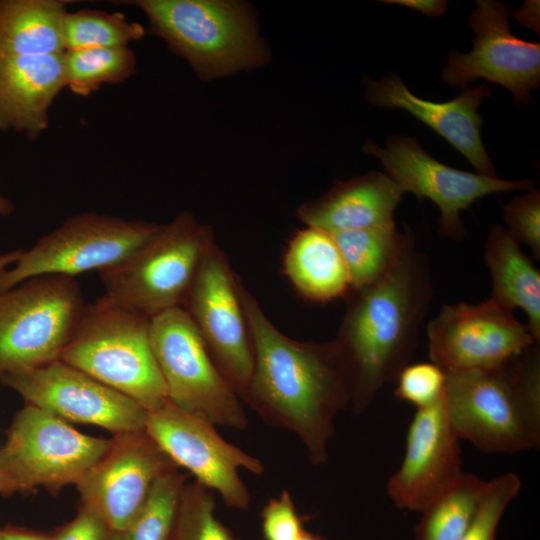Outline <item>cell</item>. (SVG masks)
<instances>
[{
    "label": "cell",
    "instance_id": "9c48e42d",
    "mask_svg": "<svg viewBox=\"0 0 540 540\" xmlns=\"http://www.w3.org/2000/svg\"><path fill=\"white\" fill-rule=\"evenodd\" d=\"M159 225L96 212L67 218L0 272V292L43 275L76 277L100 272L128 257L150 238Z\"/></svg>",
    "mask_w": 540,
    "mask_h": 540
},
{
    "label": "cell",
    "instance_id": "52a82bcc",
    "mask_svg": "<svg viewBox=\"0 0 540 540\" xmlns=\"http://www.w3.org/2000/svg\"><path fill=\"white\" fill-rule=\"evenodd\" d=\"M149 338L168 398L174 405L214 425L247 428L242 400L215 365L183 307L153 316Z\"/></svg>",
    "mask_w": 540,
    "mask_h": 540
},
{
    "label": "cell",
    "instance_id": "b9f144b4",
    "mask_svg": "<svg viewBox=\"0 0 540 540\" xmlns=\"http://www.w3.org/2000/svg\"><path fill=\"white\" fill-rule=\"evenodd\" d=\"M106 540H120V533L110 531Z\"/></svg>",
    "mask_w": 540,
    "mask_h": 540
},
{
    "label": "cell",
    "instance_id": "3957f363",
    "mask_svg": "<svg viewBox=\"0 0 540 540\" xmlns=\"http://www.w3.org/2000/svg\"><path fill=\"white\" fill-rule=\"evenodd\" d=\"M152 31L203 80L261 66L268 58L254 13L224 0H136Z\"/></svg>",
    "mask_w": 540,
    "mask_h": 540
},
{
    "label": "cell",
    "instance_id": "cb8c5ba5",
    "mask_svg": "<svg viewBox=\"0 0 540 540\" xmlns=\"http://www.w3.org/2000/svg\"><path fill=\"white\" fill-rule=\"evenodd\" d=\"M69 1L0 0V54L65 52L63 24Z\"/></svg>",
    "mask_w": 540,
    "mask_h": 540
},
{
    "label": "cell",
    "instance_id": "9a60e30c",
    "mask_svg": "<svg viewBox=\"0 0 540 540\" xmlns=\"http://www.w3.org/2000/svg\"><path fill=\"white\" fill-rule=\"evenodd\" d=\"M0 382L26 402L63 420L122 434L145 430L147 410L60 359L0 376Z\"/></svg>",
    "mask_w": 540,
    "mask_h": 540
},
{
    "label": "cell",
    "instance_id": "ac0fdd59",
    "mask_svg": "<svg viewBox=\"0 0 540 540\" xmlns=\"http://www.w3.org/2000/svg\"><path fill=\"white\" fill-rule=\"evenodd\" d=\"M463 472L460 438L450 423L443 396L433 405L416 409L403 460L389 478L386 491L397 508L420 512Z\"/></svg>",
    "mask_w": 540,
    "mask_h": 540
},
{
    "label": "cell",
    "instance_id": "7c38bea8",
    "mask_svg": "<svg viewBox=\"0 0 540 540\" xmlns=\"http://www.w3.org/2000/svg\"><path fill=\"white\" fill-rule=\"evenodd\" d=\"M145 432L177 467L187 469L196 482L220 495L231 508L245 510L251 496L239 471L261 475L262 461L227 442L215 425L168 400L147 411Z\"/></svg>",
    "mask_w": 540,
    "mask_h": 540
},
{
    "label": "cell",
    "instance_id": "f35d334b",
    "mask_svg": "<svg viewBox=\"0 0 540 540\" xmlns=\"http://www.w3.org/2000/svg\"><path fill=\"white\" fill-rule=\"evenodd\" d=\"M15 210L12 201L0 194V216L6 217L11 215Z\"/></svg>",
    "mask_w": 540,
    "mask_h": 540
},
{
    "label": "cell",
    "instance_id": "7a4b0ae2",
    "mask_svg": "<svg viewBox=\"0 0 540 540\" xmlns=\"http://www.w3.org/2000/svg\"><path fill=\"white\" fill-rule=\"evenodd\" d=\"M347 294L346 313L332 341L348 381L350 405L361 415L410 364L434 295L429 261L414 232L386 276Z\"/></svg>",
    "mask_w": 540,
    "mask_h": 540
},
{
    "label": "cell",
    "instance_id": "ba28073f",
    "mask_svg": "<svg viewBox=\"0 0 540 540\" xmlns=\"http://www.w3.org/2000/svg\"><path fill=\"white\" fill-rule=\"evenodd\" d=\"M111 439L79 432L65 420L26 404L15 416L0 450L10 492L76 484L105 454Z\"/></svg>",
    "mask_w": 540,
    "mask_h": 540
},
{
    "label": "cell",
    "instance_id": "60d3db41",
    "mask_svg": "<svg viewBox=\"0 0 540 540\" xmlns=\"http://www.w3.org/2000/svg\"><path fill=\"white\" fill-rule=\"evenodd\" d=\"M0 493H4V494L11 493L7 479L2 473L1 469H0Z\"/></svg>",
    "mask_w": 540,
    "mask_h": 540
},
{
    "label": "cell",
    "instance_id": "8992f818",
    "mask_svg": "<svg viewBox=\"0 0 540 540\" xmlns=\"http://www.w3.org/2000/svg\"><path fill=\"white\" fill-rule=\"evenodd\" d=\"M85 307L74 277L37 276L1 291L0 376L58 360Z\"/></svg>",
    "mask_w": 540,
    "mask_h": 540
},
{
    "label": "cell",
    "instance_id": "d6a6232c",
    "mask_svg": "<svg viewBox=\"0 0 540 540\" xmlns=\"http://www.w3.org/2000/svg\"><path fill=\"white\" fill-rule=\"evenodd\" d=\"M503 216L507 232L540 261V190L533 188L514 197L503 207Z\"/></svg>",
    "mask_w": 540,
    "mask_h": 540
},
{
    "label": "cell",
    "instance_id": "4dcf8cb0",
    "mask_svg": "<svg viewBox=\"0 0 540 540\" xmlns=\"http://www.w3.org/2000/svg\"><path fill=\"white\" fill-rule=\"evenodd\" d=\"M521 485L520 477L512 472L485 481L475 512L459 540H496L501 518Z\"/></svg>",
    "mask_w": 540,
    "mask_h": 540
},
{
    "label": "cell",
    "instance_id": "4316f807",
    "mask_svg": "<svg viewBox=\"0 0 540 540\" xmlns=\"http://www.w3.org/2000/svg\"><path fill=\"white\" fill-rule=\"evenodd\" d=\"M66 86L86 96L102 84L118 83L136 70L133 51L126 47L85 48L64 52Z\"/></svg>",
    "mask_w": 540,
    "mask_h": 540
},
{
    "label": "cell",
    "instance_id": "30bf717a",
    "mask_svg": "<svg viewBox=\"0 0 540 540\" xmlns=\"http://www.w3.org/2000/svg\"><path fill=\"white\" fill-rule=\"evenodd\" d=\"M507 364L445 373L444 402L453 429L487 453H518L540 445V431L517 398Z\"/></svg>",
    "mask_w": 540,
    "mask_h": 540
},
{
    "label": "cell",
    "instance_id": "7402d4cb",
    "mask_svg": "<svg viewBox=\"0 0 540 540\" xmlns=\"http://www.w3.org/2000/svg\"><path fill=\"white\" fill-rule=\"evenodd\" d=\"M484 259L492 280L491 298L503 308L522 309L527 328L540 342V271L500 224L487 235Z\"/></svg>",
    "mask_w": 540,
    "mask_h": 540
},
{
    "label": "cell",
    "instance_id": "f546056e",
    "mask_svg": "<svg viewBox=\"0 0 540 540\" xmlns=\"http://www.w3.org/2000/svg\"><path fill=\"white\" fill-rule=\"evenodd\" d=\"M215 493L198 482L185 483L177 516L176 540H242L215 515Z\"/></svg>",
    "mask_w": 540,
    "mask_h": 540
},
{
    "label": "cell",
    "instance_id": "d6986e66",
    "mask_svg": "<svg viewBox=\"0 0 540 540\" xmlns=\"http://www.w3.org/2000/svg\"><path fill=\"white\" fill-rule=\"evenodd\" d=\"M364 83L371 104L409 112L463 154L477 173L497 177L482 141L483 116L478 113L483 99L491 96L489 85L466 86L458 97L436 103L414 95L394 72L379 81L365 78Z\"/></svg>",
    "mask_w": 540,
    "mask_h": 540
},
{
    "label": "cell",
    "instance_id": "ffe728a7",
    "mask_svg": "<svg viewBox=\"0 0 540 540\" xmlns=\"http://www.w3.org/2000/svg\"><path fill=\"white\" fill-rule=\"evenodd\" d=\"M64 87V52L0 54V131L36 139L46 129L49 107Z\"/></svg>",
    "mask_w": 540,
    "mask_h": 540
},
{
    "label": "cell",
    "instance_id": "8d00e7d4",
    "mask_svg": "<svg viewBox=\"0 0 540 540\" xmlns=\"http://www.w3.org/2000/svg\"><path fill=\"white\" fill-rule=\"evenodd\" d=\"M0 540H53L52 534H46L21 527H0Z\"/></svg>",
    "mask_w": 540,
    "mask_h": 540
},
{
    "label": "cell",
    "instance_id": "277c9868",
    "mask_svg": "<svg viewBox=\"0 0 540 540\" xmlns=\"http://www.w3.org/2000/svg\"><path fill=\"white\" fill-rule=\"evenodd\" d=\"M149 326L147 316L102 296L86 305L59 359L152 411L169 398Z\"/></svg>",
    "mask_w": 540,
    "mask_h": 540
},
{
    "label": "cell",
    "instance_id": "d4e9b609",
    "mask_svg": "<svg viewBox=\"0 0 540 540\" xmlns=\"http://www.w3.org/2000/svg\"><path fill=\"white\" fill-rule=\"evenodd\" d=\"M411 230L391 225L330 233L347 268L350 290L386 276L402 256Z\"/></svg>",
    "mask_w": 540,
    "mask_h": 540
},
{
    "label": "cell",
    "instance_id": "603a6c76",
    "mask_svg": "<svg viewBox=\"0 0 540 540\" xmlns=\"http://www.w3.org/2000/svg\"><path fill=\"white\" fill-rule=\"evenodd\" d=\"M284 269L296 290L311 301L328 302L350 290L347 268L332 235L318 228L307 227L292 237Z\"/></svg>",
    "mask_w": 540,
    "mask_h": 540
},
{
    "label": "cell",
    "instance_id": "5b68a950",
    "mask_svg": "<svg viewBox=\"0 0 540 540\" xmlns=\"http://www.w3.org/2000/svg\"><path fill=\"white\" fill-rule=\"evenodd\" d=\"M213 234L189 211L154 234L99 278L103 297L148 318L182 307L205 249Z\"/></svg>",
    "mask_w": 540,
    "mask_h": 540
},
{
    "label": "cell",
    "instance_id": "f1b7e54d",
    "mask_svg": "<svg viewBox=\"0 0 540 540\" xmlns=\"http://www.w3.org/2000/svg\"><path fill=\"white\" fill-rule=\"evenodd\" d=\"M144 28L124 15L99 10L67 12L63 35L65 51L85 48L126 47L144 35Z\"/></svg>",
    "mask_w": 540,
    "mask_h": 540
},
{
    "label": "cell",
    "instance_id": "e575fe53",
    "mask_svg": "<svg viewBox=\"0 0 540 540\" xmlns=\"http://www.w3.org/2000/svg\"><path fill=\"white\" fill-rule=\"evenodd\" d=\"M110 529L91 507L82 504L76 517L52 534L53 540H106Z\"/></svg>",
    "mask_w": 540,
    "mask_h": 540
},
{
    "label": "cell",
    "instance_id": "8fae6325",
    "mask_svg": "<svg viewBox=\"0 0 540 540\" xmlns=\"http://www.w3.org/2000/svg\"><path fill=\"white\" fill-rule=\"evenodd\" d=\"M363 151L377 157L385 173L405 192L418 199H430L440 211L439 232L453 240H462L467 229L460 213L476 200L489 194L534 188L532 179L503 180L479 173L451 168L430 156L410 136H390L381 148L367 140Z\"/></svg>",
    "mask_w": 540,
    "mask_h": 540
},
{
    "label": "cell",
    "instance_id": "e0dca14e",
    "mask_svg": "<svg viewBox=\"0 0 540 540\" xmlns=\"http://www.w3.org/2000/svg\"><path fill=\"white\" fill-rule=\"evenodd\" d=\"M176 468L145 430L116 434L76 486L82 504L94 509L110 531L122 533L140 512L155 482Z\"/></svg>",
    "mask_w": 540,
    "mask_h": 540
},
{
    "label": "cell",
    "instance_id": "836d02e7",
    "mask_svg": "<svg viewBox=\"0 0 540 540\" xmlns=\"http://www.w3.org/2000/svg\"><path fill=\"white\" fill-rule=\"evenodd\" d=\"M263 540H295L305 529L288 490L270 498L261 510Z\"/></svg>",
    "mask_w": 540,
    "mask_h": 540
},
{
    "label": "cell",
    "instance_id": "44dd1931",
    "mask_svg": "<svg viewBox=\"0 0 540 540\" xmlns=\"http://www.w3.org/2000/svg\"><path fill=\"white\" fill-rule=\"evenodd\" d=\"M403 194L385 172L371 171L336 181L325 195L302 204L297 216L328 233L391 226Z\"/></svg>",
    "mask_w": 540,
    "mask_h": 540
},
{
    "label": "cell",
    "instance_id": "83f0119b",
    "mask_svg": "<svg viewBox=\"0 0 540 540\" xmlns=\"http://www.w3.org/2000/svg\"><path fill=\"white\" fill-rule=\"evenodd\" d=\"M185 476L178 468L162 475L120 540H176V526Z\"/></svg>",
    "mask_w": 540,
    "mask_h": 540
},
{
    "label": "cell",
    "instance_id": "1f68e13d",
    "mask_svg": "<svg viewBox=\"0 0 540 540\" xmlns=\"http://www.w3.org/2000/svg\"><path fill=\"white\" fill-rule=\"evenodd\" d=\"M395 383V395L421 409L433 405L444 396L446 374L431 361L408 364Z\"/></svg>",
    "mask_w": 540,
    "mask_h": 540
},
{
    "label": "cell",
    "instance_id": "4fadbf2b",
    "mask_svg": "<svg viewBox=\"0 0 540 540\" xmlns=\"http://www.w3.org/2000/svg\"><path fill=\"white\" fill-rule=\"evenodd\" d=\"M215 365L242 400L253 370V350L238 278L214 240L201 258L183 306Z\"/></svg>",
    "mask_w": 540,
    "mask_h": 540
},
{
    "label": "cell",
    "instance_id": "74e56055",
    "mask_svg": "<svg viewBox=\"0 0 540 540\" xmlns=\"http://www.w3.org/2000/svg\"><path fill=\"white\" fill-rule=\"evenodd\" d=\"M22 253V249L0 253V272L4 271L11 265H14L18 261Z\"/></svg>",
    "mask_w": 540,
    "mask_h": 540
},
{
    "label": "cell",
    "instance_id": "6da1fadb",
    "mask_svg": "<svg viewBox=\"0 0 540 540\" xmlns=\"http://www.w3.org/2000/svg\"><path fill=\"white\" fill-rule=\"evenodd\" d=\"M238 291L253 350L252 375L242 402L268 424L293 433L310 464L324 465L336 417L350 405L335 345L286 336L239 280Z\"/></svg>",
    "mask_w": 540,
    "mask_h": 540
},
{
    "label": "cell",
    "instance_id": "d590c367",
    "mask_svg": "<svg viewBox=\"0 0 540 540\" xmlns=\"http://www.w3.org/2000/svg\"><path fill=\"white\" fill-rule=\"evenodd\" d=\"M382 2L405 6L429 17L442 16L448 7V1L445 0H384Z\"/></svg>",
    "mask_w": 540,
    "mask_h": 540
},
{
    "label": "cell",
    "instance_id": "ab89813d",
    "mask_svg": "<svg viewBox=\"0 0 540 540\" xmlns=\"http://www.w3.org/2000/svg\"><path fill=\"white\" fill-rule=\"evenodd\" d=\"M295 540H326L324 537L304 529Z\"/></svg>",
    "mask_w": 540,
    "mask_h": 540
},
{
    "label": "cell",
    "instance_id": "5bb4252c",
    "mask_svg": "<svg viewBox=\"0 0 540 540\" xmlns=\"http://www.w3.org/2000/svg\"><path fill=\"white\" fill-rule=\"evenodd\" d=\"M427 337L429 359L445 373L497 368L538 343L491 298L443 305L427 324Z\"/></svg>",
    "mask_w": 540,
    "mask_h": 540
},
{
    "label": "cell",
    "instance_id": "484cf974",
    "mask_svg": "<svg viewBox=\"0 0 540 540\" xmlns=\"http://www.w3.org/2000/svg\"><path fill=\"white\" fill-rule=\"evenodd\" d=\"M485 481L463 472L419 513L414 540H459L477 507Z\"/></svg>",
    "mask_w": 540,
    "mask_h": 540
},
{
    "label": "cell",
    "instance_id": "2e32d148",
    "mask_svg": "<svg viewBox=\"0 0 540 540\" xmlns=\"http://www.w3.org/2000/svg\"><path fill=\"white\" fill-rule=\"evenodd\" d=\"M509 7L493 0H477L468 18L476 34L468 53L451 52L442 79L451 87L485 79L508 89L515 103L530 104L531 90L540 84V44L510 32Z\"/></svg>",
    "mask_w": 540,
    "mask_h": 540
}]
</instances>
